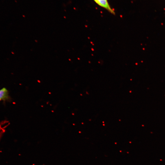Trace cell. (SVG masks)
<instances>
[{"label": "cell", "mask_w": 165, "mask_h": 165, "mask_svg": "<svg viewBox=\"0 0 165 165\" xmlns=\"http://www.w3.org/2000/svg\"><path fill=\"white\" fill-rule=\"evenodd\" d=\"M99 6L106 9L109 13L114 15L115 14L114 10L112 8L108 0H94Z\"/></svg>", "instance_id": "obj_1"}, {"label": "cell", "mask_w": 165, "mask_h": 165, "mask_svg": "<svg viewBox=\"0 0 165 165\" xmlns=\"http://www.w3.org/2000/svg\"><path fill=\"white\" fill-rule=\"evenodd\" d=\"M9 97V91L6 88L3 87L0 89V101L6 100Z\"/></svg>", "instance_id": "obj_2"}]
</instances>
